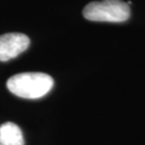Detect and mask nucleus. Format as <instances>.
I'll return each mask as SVG.
<instances>
[{"label":"nucleus","instance_id":"2","mask_svg":"<svg viewBox=\"0 0 145 145\" xmlns=\"http://www.w3.org/2000/svg\"><path fill=\"white\" fill-rule=\"evenodd\" d=\"M84 17L93 22L123 23L130 16L129 5L121 0H102L88 3L83 10Z\"/></svg>","mask_w":145,"mask_h":145},{"label":"nucleus","instance_id":"4","mask_svg":"<svg viewBox=\"0 0 145 145\" xmlns=\"http://www.w3.org/2000/svg\"><path fill=\"white\" fill-rule=\"evenodd\" d=\"M0 145H24V137L21 128L10 121L1 125Z\"/></svg>","mask_w":145,"mask_h":145},{"label":"nucleus","instance_id":"1","mask_svg":"<svg viewBox=\"0 0 145 145\" xmlns=\"http://www.w3.org/2000/svg\"><path fill=\"white\" fill-rule=\"evenodd\" d=\"M53 78L45 73L26 72L11 76L7 87L13 95L25 99H39L51 91Z\"/></svg>","mask_w":145,"mask_h":145},{"label":"nucleus","instance_id":"3","mask_svg":"<svg viewBox=\"0 0 145 145\" xmlns=\"http://www.w3.org/2000/svg\"><path fill=\"white\" fill-rule=\"evenodd\" d=\"M30 44L29 38L20 32L0 36V61H8L25 52Z\"/></svg>","mask_w":145,"mask_h":145}]
</instances>
